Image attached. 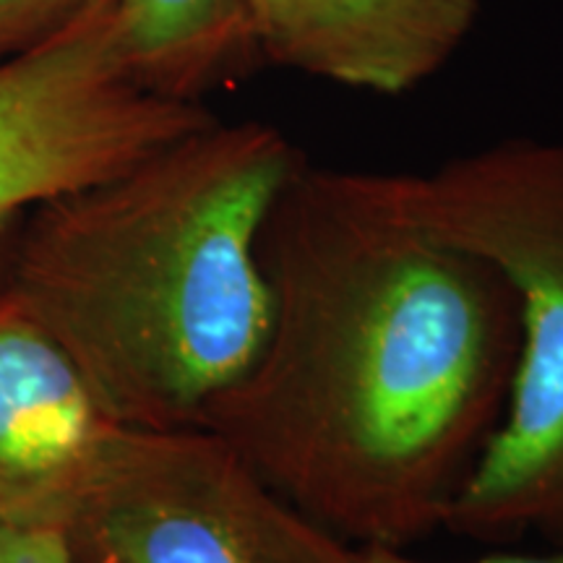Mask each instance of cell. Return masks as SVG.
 Returning <instances> with one entry per match:
<instances>
[{"instance_id":"cell-1","label":"cell","mask_w":563,"mask_h":563,"mask_svg":"<svg viewBox=\"0 0 563 563\" xmlns=\"http://www.w3.org/2000/svg\"><path fill=\"white\" fill-rule=\"evenodd\" d=\"M258 264L269 336L199 428L344 543L446 527L517 368L506 274L412 220L386 173L308 159L266 211Z\"/></svg>"},{"instance_id":"cell-2","label":"cell","mask_w":563,"mask_h":563,"mask_svg":"<svg viewBox=\"0 0 563 563\" xmlns=\"http://www.w3.org/2000/svg\"><path fill=\"white\" fill-rule=\"evenodd\" d=\"M306 159L277 125L214 123L34 207L0 287L66 350L112 422L199 428L262 355L258 235Z\"/></svg>"},{"instance_id":"cell-3","label":"cell","mask_w":563,"mask_h":563,"mask_svg":"<svg viewBox=\"0 0 563 563\" xmlns=\"http://www.w3.org/2000/svg\"><path fill=\"white\" fill-rule=\"evenodd\" d=\"M386 183L412 220L496 264L519 298L504 418L443 530L563 545V141L506 139Z\"/></svg>"},{"instance_id":"cell-4","label":"cell","mask_w":563,"mask_h":563,"mask_svg":"<svg viewBox=\"0 0 563 563\" xmlns=\"http://www.w3.org/2000/svg\"><path fill=\"white\" fill-rule=\"evenodd\" d=\"M70 563H350L209 428L112 422L55 519Z\"/></svg>"},{"instance_id":"cell-5","label":"cell","mask_w":563,"mask_h":563,"mask_svg":"<svg viewBox=\"0 0 563 563\" xmlns=\"http://www.w3.org/2000/svg\"><path fill=\"white\" fill-rule=\"evenodd\" d=\"M133 79L118 0L0 66V245L34 207L110 180L214 123Z\"/></svg>"},{"instance_id":"cell-6","label":"cell","mask_w":563,"mask_h":563,"mask_svg":"<svg viewBox=\"0 0 563 563\" xmlns=\"http://www.w3.org/2000/svg\"><path fill=\"white\" fill-rule=\"evenodd\" d=\"M264 66L405 95L446 66L481 0H243Z\"/></svg>"},{"instance_id":"cell-7","label":"cell","mask_w":563,"mask_h":563,"mask_svg":"<svg viewBox=\"0 0 563 563\" xmlns=\"http://www.w3.org/2000/svg\"><path fill=\"white\" fill-rule=\"evenodd\" d=\"M110 426L66 350L0 287V525L53 532Z\"/></svg>"},{"instance_id":"cell-8","label":"cell","mask_w":563,"mask_h":563,"mask_svg":"<svg viewBox=\"0 0 563 563\" xmlns=\"http://www.w3.org/2000/svg\"><path fill=\"white\" fill-rule=\"evenodd\" d=\"M133 79L152 95L203 104L266 68L243 0H118Z\"/></svg>"},{"instance_id":"cell-9","label":"cell","mask_w":563,"mask_h":563,"mask_svg":"<svg viewBox=\"0 0 563 563\" xmlns=\"http://www.w3.org/2000/svg\"><path fill=\"white\" fill-rule=\"evenodd\" d=\"M102 0H0V66L58 37Z\"/></svg>"},{"instance_id":"cell-10","label":"cell","mask_w":563,"mask_h":563,"mask_svg":"<svg viewBox=\"0 0 563 563\" xmlns=\"http://www.w3.org/2000/svg\"><path fill=\"white\" fill-rule=\"evenodd\" d=\"M0 563H70L60 538L45 530L0 525Z\"/></svg>"},{"instance_id":"cell-11","label":"cell","mask_w":563,"mask_h":563,"mask_svg":"<svg viewBox=\"0 0 563 563\" xmlns=\"http://www.w3.org/2000/svg\"><path fill=\"white\" fill-rule=\"evenodd\" d=\"M350 563H426V561L410 559V555L402 553V548L352 545ZM473 563H563V545H555V551L540 553V555L496 553V555H488V559H481V561H473Z\"/></svg>"}]
</instances>
